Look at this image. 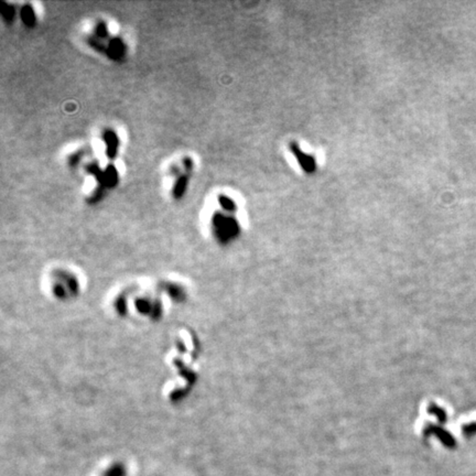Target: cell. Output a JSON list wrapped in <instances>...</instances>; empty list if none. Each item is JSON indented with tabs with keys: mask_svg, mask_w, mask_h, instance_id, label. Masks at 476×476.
<instances>
[{
	"mask_svg": "<svg viewBox=\"0 0 476 476\" xmlns=\"http://www.w3.org/2000/svg\"><path fill=\"white\" fill-rule=\"evenodd\" d=\"M292 150H293V152H295V155H296V157L298 158V160H299V162L302 165V168H303L305 170V171H307V172H311L312 170H314V167H316V164H314L313 158H311V157H310V156L304 155L303 152L300 151L299 149H298L295 146V144H292Z\"/></svg>",
	"mask_w": 476,
	"mask_h": 476,
	"instance_id": "6da1fadb",
	"label": "cell"
},
{
	"mask_svg": "<svg viewBox=\"0 0 476 476\" xmlns=\"http://www.w3.org/2000/svg\"><path fill=\"white\" fill-rule=\"evenodd\" d=\"M186 188V177H181V179L177 181V183L176 184V189H175V196L176 197H180L182 195V193H183L184 191V189Z\"/></svg>",
	"mask_w": 476,
	"mask_h": 476,
	"instance_id": "3957f363",
	"label": "cell"
},
{
	"mask_svg": "<svg viewBox=\"0 0 476 476\" xmlns=\"http://www.w3.org/2000/svg\"><path fill=\"white\" fill-rule=\"evenodd\" d=\"M107 139H108V156L114 157L116 155V148H117V139H116V136L114 134H107Z\"/></svg>",
	"mask_w": 476,
	"mask_h": 476,
	"instance_id": "7a4b0ae2",
	"label": "cell"
}]
</instances>
